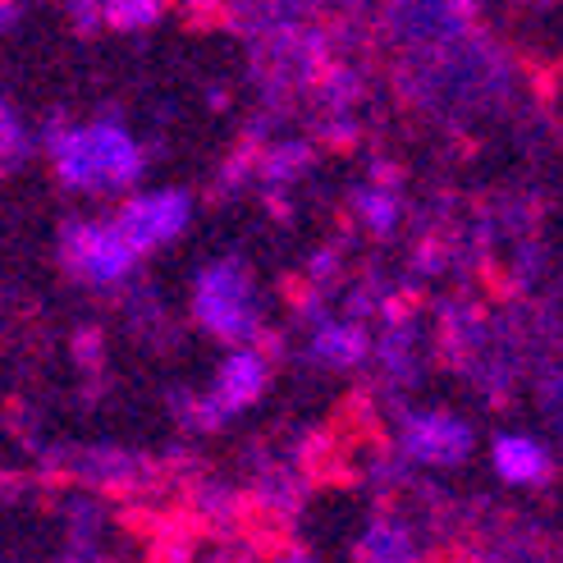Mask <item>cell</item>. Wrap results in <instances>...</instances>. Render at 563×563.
Returning a JSON list of instances; mask_svg holds the SVG:
<instances>
[{"instance_id": "cell-1", "label": "cell", "mask_w": 563, "mask_h": 563, "mask_svg": "<svg viewBox=\"0 0 563 563\" xmlns=\"http://www.w3.org/2000/svg\"><path fill=\"white\" fill-rule=\"evenodd\" d=\"M46 156H51L55 179L82 197H129L133 184L147 170V147L115 115L51 124Z\"/></svg>"}, {"instance_id": "cell-2", "label": "cell", "mask_w": 563, "mask_h": 563, "mask_svg": "<svg viewBox=\"0 0 563 563\" xmlns=\"http://www.w3.org/2000/svg\"><path fill=\"white\" fill-rule=\"evenodd\" d=\"M192 321L202 325L220 344H257L262 334V302H257V279L247 262L239 257H216L192 275L188 289Z\"/></svg>"}, {"instance_id": "cell-3", "label": "cell", "mask_w": 563, "mask_h": 563, "mask_svg": "<svg viewBox=\"0 0 563 563\" xmlns=\"http://www.w3.org/2000/svg\"><path fill=\"white\" fill-rule=\"evenodd\" d=\"M60 257H65V271L74 279H82L88 289H120L124 279H133L137 262H143L124 243V234L115 230L110 216L69 220L65 234H60Z\"/></svg>"}, {"instance_id": "cell-4", "label": "cell", "mask_w": 563, "mask_h": 563, "mask_svg": "<svg viewBox=\"0 0 563 563\" xmlns=\"http://www.w3.org/2000/svg\"><path fill=\"white\" fill-rule=\"evenodd\" d=\"M192 192L188 188H143V192H129L124 202L110 211L115 230L124 234V243L147 257L156 247H170L184 239V230L192 224Z\"/></svg>"}, {"instance_id": "cell-5", "label": "cell", "mask_w": 563, "mask_h": 563, "mask_svg": "<svg viewBox=\"0 0 563 563\" xmlns=\"http://www.w3.org/2000/svg\"><path fill=\"white\" fill-rule=\"evenodd\" d=\"M399 449H404V459H412L421 467H459L476 449V431H472V421L459 417V412L421 408V412L404 417Z\"/></svg>"}, {"instance_id": "cell-6", "label": "cell", "mask_w": 563, "mask_h": 563, "mask_svg": "<svg viewBox=\"0 0 563 563\" xmlns=\"http://www.w3.org/2000/svg\"><path fill=\"white\" fill-rule=\"evenodd\" d=\"M271 385V357L257 349V344H239L220 357L216 367V380L211 389L202 394V404H197V412H202L207 421H224V417H239L247 412L252 404L266 394Z\"/></svg>"}, {"instance_id": "cell-7", "label": "cell", "mask_w": 563, "mask_h": 563, "mask_svg": "<svg viewBox=\"0 0 563 563\" xmlns=\"http://www.w3.org/2000/svg\"><path fill=\"white\" fill-rule=\"evenodd\" d=\"M490 467L499 482H509V486H541L550 482V449L537 440V435H527V431H499L490 440Z\"/></svg>"}, {"instance_id": "cell-8", "label": "cell", "mask_w": 563, "mask_h": 563, "mask_svg": "<svg viewBox=\"0 0 563 563\" xmlns=\"http://www.w3.org/2000/svg\"><path fill=\"white\" fill-rule=\"evenodd\" d=\"M367 349H372L367 330H362L357 321H349V317H325V321H317L312 340H307V353H312V362H321V367H330V372L357 367V362L367 357Z\"/></svg>"}, {"instance_id": "cell-9", "label": "cell", "mask_w": 563, "mask_h": 563, "mask_svg": "<svg viewBox=\"0 0 563 563\" xmlns=\"http://www.w3.org/2000/svg\"><path fill=\"white\" fill-rule=\"evenodd\" d=\"M362 563H412L417 545H412V531L404 522H372L367 537L357 545Z\"/></svg>"}, {"instance_id": "cell-10", "label": "cell", "mask_w": 563, "mask_h": 563, "mask_svg": "<svg viewBox=\"0 0 563 563\" xmlns=\"http://www.w3.org/2000/svg\"><path fill=\"white\" fill-rule=\"evenodd\" d=\"M33 147L27 137V120L19 115V106L10 97H0V165H19Z\"/></svg>"}, {"instance_id": "cell-11", "label": "cell", "mask_w": 563, "mask_h": 563, "mask_svg": "<svg viewBox=\"0 0 563 563\" xmlns=\"http://www.w3.org/2000/svg\"><path fill=\"white\" fill-rule=\"evenodd\" d=\"M357 216L367 220V230L389 234L394 224H399V197H394L389 188H362L357 192Z\"/></svg>"}, {"instance_id": "cell-12", "label": "cell", "mask_w": 563, "mask_h": 563, "mask_svg": "<svg viewBox=\"0 0 563 563\" xmlns=\"http://www.w3.org/2000/svg\"><path fill=\"white\" fill-rule=\"evenodd\" d=\"M156 19H161V5H152V0H137V5H110L106 10L110 27H152Z\"/></svg>"}, {"instance_id": "cell-13", "label": "cell", "mask_w": 563, "mask_h": 563, "mask_svg": "<svg viewBox=\"0 0 563 563\" xmlns=\"http://www.w3.org/2000/svg\"><path fill=\"white\" fill-rule=\"evenodd\" d=\"M279 563H312V559H302V554H289V559H279Z\"/></svg>"}]
</instances>
